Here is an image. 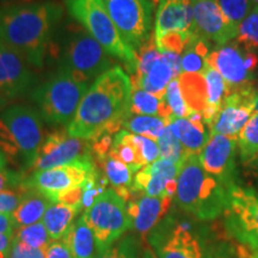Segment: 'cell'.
Instances as JSON below:
<instances>
[{
	"instance_id": "6da1fadb",
	"label": "cell",
	"mask_w": 258,
	"mask_h": 258,
	"mask_svg": "<svg viewBox=\"0 0 258 258\" xmlns=\"http://www.w3.org/2000/svg\"><path fill=\"white\" fill-rule=\"evenodd\" d=\"M62 18L63 6L54 0L0 5V43L42 69Z\"/></svg>"
},
{
	"instance_id": "7a4b0ae2",
	"label": "cell",
	"mask_w": 258,
	"mask_h": 258,
	"mask_svg": "<svg viewBox=\"0 0 258 258\" xmlns=\"http://www.w3.org/2000/svg\"><path fill=\"white\" fill-rule=\"evenodd\" d=\"M131 78L120 66L106 71L83 97L67 127L69 134L95 141L103 134L118 133L131 114Z\"/></svg>"
},
{
	"instance_id": "3957f363",
	"label": "cell",
	"mask_w": 258,
	"mask_h": 258,
	"mask_svg": "<svg viewBox=\"0 0 258 258\" xmlns=\"http://www.w3.org/2000/svg\"><path fill=\"white\" fill-rule=\"evenodd\" d=\"M177 206L200 221H212L224 215L230 200V190L209 175L199 156L186 157L177 177Z\"/></svg>"
},
{
	"instance_id": "277c9868",
	"label": "cell",
	"mask_w": 258,
	"mask_h": 258,
	"mask_svg": "<svg viewBox=\"0 0 258 258\" xmlns=\"http://www.w3.org/2000/svg\"><path fill=\"white\" fill-rule=\"evenodd\" d=\"M48 55L57 67L72 71L77 76L95 82L114 67L112 56L78 23L60 25L51 41Z\"/></svg>"
},
{
	"instance_id": "5b68a950",
	"label": "cell",
	"mask_w": 258,
	"mask_h": 258,
	"mask_svg": "<svg viewBox=\"0 0 258 258\" xmlns=\"http://www.w3.org/2000/svg\"><path fill=\"white\" fill-rule=\"evenodd\" d=\"M44 139L43 120L32 106L14 104L0 112V151L14 165L30 170Z\"/></svg>"
},
{
	"instance_id": "8992f818",
	"label": "cell",
	"mask_w": 258,
	"mask_h": 258,
	"mask_svg": "<svg viewBox=\"0 0 258 258\" xmlns=\"http://www.w3.org/2000/svg\"><path fill=\"white\" fill-rule=\"evenodd\" d=\"M89 80L64 67H56L49 78L31 90V99L44 123L60 127L72 122L83 97L90 89Z\"/></svg>"
},
{
	"instance_id": "52a82bcc",
	"label": "cell",
	"mask_w": 258,
	"mask_h": 258,
	"mask_svg": "<svg viewBox=\"0 0 258 258\" xmlns=\"http://www.w3.org/2000/svg\"><path fill=\"white\" fill-rule=\"evenodd\" d=\"M64 8L112 57L123 61L128 71L135 73L137 51L123 41L109 15L104 0H64Z\"/></svg>"
},
{
	"instance_id": "ba28073f",
	"label": "cell",
	"mask_w": 258,
	"mask_h": 258,
	"mask_svg": "<svg viewBox=\"0 0 258 258\" xmlns=\"http://www.w3.org/2000/svg\"><path fill=\"white\" fill-rule=\"evenodd\" d=\"M83 217L95 235L97 254L108 250L132 228L125 201L114 189H106L92 207L84 211Z\"/></svg>"
},
{
	"instance_id": "9c48e42d",
	"label": "cell",
	"mask_w": 258,
	"mask_h": 258,
	"mask_svg": "<svg viewBox=\"0 0 258 258\" xmlns=\"http://www.w3.org/2000/svg\"><path fill=\"white\" fill-rule=\"evenodd\" d=\"M158 258H211L206 241L191 221L166 217L150 233Z\"/></svg>"
},
{
	"instance_id": "30bf717a",
	"label": "cell",
	"mask_w": 258,
	"mask_h": 258,
	"mask_svg": "<svg viewBox=\"0 0 258 258\" xmlns=\"http://www.w3.org/2000/svg\"><path fill=\"white\" fill-rule=\"evenodd\" d=\"M224 217L225 230L232 239L250 252L258 249V195L252 189L238 184L231 188Z\"/></svg>"
},
{
	"instance_id": "8fae6325",
	"label": "cell",
	"mask_w": 258,
	"mask_h": 258,
	"mask_svg": "<svg viewBox=\"0 0 258 258\" xmlns=\"http://www.w3.org/2000/svg\"><path fill=\"white\" fill-rule=\"evenodd\" d=\"M104 3L118 32L132 49L138 51L152 37V0H104Z\"/></svg>"
},
{
	"instance_id": "7c38bea8",
	"label": "cell",
	"mask_w": 258,
	"mask_h": 258,
	"mask_svg": "<svg viewBox=\"0 0 258 258\" xmlns=\"http://www.w3.org/2000/svg\"><path fill=\"white\" fill-rule=\"evenodd\" d=\"M98 176L95 159L80 160L69 165L31 172L30 176L24 177L23 185L36 189L51 202H55L60 194L83 186L90 179Z\"/></svg>"
},
{
	"instance_id": "4fadbf2b",
	"label": "cell",
	"mask_w": 258,
	"mask_h": 258,
	"mask_svg": "<svg viewBox=\"0 0 258 258\" xmlns=\"http://www.w3.org/2000/svg\"><path fill=\"white\" fill-rule=\"evenodd\" d=\"M91 159H93L92 141L72 137L67 128L64 131L59 129L44 139L29 171L35 172Z\"/></svg>"
},
{
	"instance_id": "5bb4252c",
	"label": "cell",
	"mask_w": 258,
	"mask_h": 258,
	"mask_svg": "<svg viewBox=\"0 0 258 258\" xmlns=\"http://www.w3.org/2000/svg\"><path fill=\"white\" fill-rule=\"evenodd\" d=\"M207 63L221 74L231 89H237L252 84L258 69V55L235 42L212 50Z\"/></svg>"
},
{
	"instance_id": "9a60e30c",
	"label": "cell",
	"mask_w": 258,
	"mask_h": 258,
	"mask_svg": "<svg viewBox=\"0 0 258 258\" xmlns=\"http://www.w3.org/2000/svg\"><path fill=\"white\" fill-rule=\"evenodd\" d=\"M257 96V89L253 84L231 89L230 95L209 124L211 133L238 138V134L252 115Z\"/></svg>"
},
{
	"instance_id": "2e32d148",
	"label": "cell",
	"mask_w": 258,
	"mask_h": 258,
	"mask_svg": "<svg viewBox=\"0 0 258 258\" xmlns=\"http://www.w3.org/2000/svg\"><path fill=\"white\" fill-rule=\"evenodd\" d=\"M237 138L211 133L207 144L199 154L206 172L217 178L230 190L237 185Z\"/></svg>"
},
{
	"instance_id": "e0dca14e",
	"label": "cell",
	"mask_w": 258,
	"mask_h": 258,
	"mask_svg": "<svg viewBox=\"0 0 258 258\" xmlns=\"http://www.w3.org/2000/svg\"><path fill=\"white\" fill-rule=\"evenodd\" d=\"M31 64L21 54L0 43V97L17 98L35 88Z\"/></svg>"
},
{
	"instance_id": "ac0fdd59",
	"label": "cell",
	"mask_w": 258,
	"mask_h": 258,
	"mask_svg": "<svg viewBox=\"0 0 258 258\" xmlns=\"http://www.w3.org/2000/svg\"><path fill=\"white\" fill-rule=\"evenodd\" d=\"M194 31L218 47L235 38L237 29L226 19L215 0H198L194 11Z\"/></svg>"
},
{
	"instance_id": "d6986e66",
	"label": "cell",
	"mask_w": 258,
	"mask_h": 258,
	"mask_svg": "<svg viewBox=\"0 0 258 258\" xmlns=\"http://www.w3.org/2000/svg\"><path fill=\"white\" fill-rule=\"evenodd\" d=\"M196 2L198 0H157L154 40L167 32H179L186 37L195 35L194 11Z\"/></svg>"
},
{
	"instance_id": "ffe728a7",
	"label": "cell",
	"mask_w": 258,
	"mask_h": 258,
	"mask_svg": "<svg viewBox=\"0 0 258 258\" xmlns=\"http://www.w3.org/2000/svg\"><path fill=\"white\" fill-rule=\"evenodd\" d=\"M172 201V198H152L146 195L131 200L127 211L132 220V230L141 237H146L165 219Z\"/></svg>"
},
{
	"instance_id": "44dd1931",
	"label": "cell",
	"mask_w": 258,
	"mask_h": 258,
	"mask_svg": "<svg viewBox=\"0 0 258 258\" xmlns=\"http://www.w3.org/2000/svg\"><path fill=\"white\" fill-rule=\"evenodd\" d=\"M182 165L172 161L159 159L138 171L133 180V192H143L146 196H165L167 185L178 177Z\"/></svg>"
},
{
	"instance_id": "7402d4cb",
	"label": "cell",
	"mask_w": 258,
	"mask_h": 258,
	"mask_svg": "<svg viewBox=\"0 0 258 258\" xmlns=\"http://www.w3.org/2000/svg\"><path fill=\"white\" fill-rule=\"evenodd\" d=\"M167 128L178 139L188 154L195 156H199L211 137V131L208 132L209 127L201 112L192 111L188 117L170 120Z\"/></svg>"
},
{
	"instance_id": "603a6c76",
	"label": "cell",
	"mask_w": 258,
	"mask_h": 258,
	"mask_svg": "<svg viewBox=\"0 0 258 258\" xmlns=\"http://www.w3.org/2000/svg\"><path fill=\"white\" fill-rule=\"evenodd\" d=\"M175 71L163 53L154 61L152 66L141 77H131L132 88H140L164 98L169 84L176 79Z\"/></svg>"
},
{
	"instance_id": "cb8c5ba5",
	"label": "cell",
	"mask_w": 258,
	"mask_h": 258,
	"mask_svg": "<svg viewBox=\"0 0 258 258\" xmlns=\"http://www.w3.org/2000/svg\"><path fill=\"white\" fill-rule=\"evenodd\" d=\"M23 188V199H22L17 209L12 213L16 227L34 225L36 222L42 221L44 213L51 203L49 199H47L43 194L37 191L36 189L28 188L24 185Z\"/></svg>"
},
{
	"instance_id": "d4e9b609",
	"label": "cell",
	"mask_w": 258,
	"mask_h": 258,
	"mask_svg": "<svg viewBox=\"0 0 258 258\" xmlns=\"http://www.w3.org/2000/svg\"><path fill=\"white\" fill-rule=\"evenodd\" d=\"M96 160L102 167L103 173L108 179L109 184H111L112 189L117 192V195L125 202L131 200L132 192H133V171L121 160L116 159L109 154Z\"/></svg>"
},
{
	"instance_id": "484cf974",
	"label": "cell",
	"mask_w": 258,
	"mask_h": 258,
	"mask_svg": "<svg viewBox=\"0 0 258 258\" xmlns=\"http://www.w3.org/2000/svg\"><path fill=\"white\" fill-rule=\"evenodd\" d=\"M80 211L82 209L71 207L64 203L51 202L42 219V222L46 226L50 239L53 241L63 239L64 235L69 233L70 228L76 221L77 215L79 214Z\"/></svg>"
},
{
	"instance_id": "4316f807",
	"label": "cell",
	"mask_w": 258,
	"mask_h": 258,
	"mask_svg": "<svg viewBox=\"0 0 258 258\" xmlns=\"http://www.w3.org/2000/svg\"><path fill=\"white\" fill-rule=\"evenodd\" d=\"M62 240L69 245L73 258L97 257L95 235L83 215L74 221Z\"/></svg>"
},
{
	"instance_id": "83f0119b",
	"label": "cell",
	"mask_w": 258,
	"mask_h": 258,
	"mask_svg": "<svg viewBox=\"0 0 258 258\" xmlns=\"http://www.w3.org/2000/svg\"><path fill=\"white\" fill-rule=\"evenodd\" d=\"M203 77H205L206 85H207V96H208V105L202 112L203 120L206 124L208 125L212 123L213 118L217 115L219 108L230 95L231 88L228 84L225 82L222 76L218 71L212 69L211 66H207V69L203 71Z\"/></svg>"
},
{
	"instance_id": "f1b7e54d",
	"label": "cell",
	"mask_w": 258,
	"mask_h": 258,
	"mask_svg": "<svg viewBox=\"0 0 258 258\" xmlns=\"http://www.w3.org/2000/svg\"><path fill=\"white\" fill-rule=\"evenodd\" d=\"M183 98L194 112H202L208 105L207 85L201 73H182L178 77Z\"/></svg>"
},
{
	"instance_id": "f546056e",
	"label": "cell",
	"mask_w": 258,
	"mask_h": 258,
	"mask_svg": "<svg viewBox=\"0 0 258 258\" xmlns=\"http://www.w3.org/2000/svg\"><path fill=\"white\" fill-rule=\"evenodd\" d=\"M129 111L134 115L158 116L165 118L167 122L171 120V112L165 99L140 88H132Z\"/></svg>"
},
{
	"instance_id": "4dcf8cb0",
	"label": "cell",
	"mask_w": 258,
	"mask_h": 258,
	"mask_svg": "<svg viewBox=\"0 0 258 258\" xmlns=\"http://www.w3.org/2000/svg\"><path fill=\"white\" fill-rule=\"evenodd\" d=\"M109 156L121 160L133 172H138V171L146 166L143 156L140 153V150H139L138 145L134 141L133 133H129V132L123 131V129L116 133Z\"/></svg>"
},
{
	"instance_id": "1f68e13d",
	"label": "cell",
	"mask_w": 258,
	"mask_h": 258,
	"mask_svg": "<svg viewBox=\"0 0 258 258\" xmlns=\"http://www.w3.org/2000/svg\"><path fill=\"white\" fill-rule=\"evenodd\" d=\"M211 53L209 42L199 35H194L180 55L182 73H203L207 69V57Z\"/></svg>"
},
{
	"instance_id": "d6a6232c",
	"label": "cell",
	"mask_w": 258,
	"mask_h": 258,
	"mask_svg": "<svg viewBox=\"0 0 258 258\" xmlns=\"http://www.w3.org/2000/svg\"><path fill=\"white\" fill-rule=\"evenodd\" d=\"M167 124L169 122L165 118L158 117V116L129 114L122 129L129 133L143 135V137L151 138L158 141L164 134V132L166 131Z\"/></svg>"
},
{
	"instance_id": "836d02e7",
	"label": "cell",
	"mask_w": 258,
	"mask_h": 258,
	"mask_svg": "<svg viewBox=\"0 0 258 258\" xmlns=\"http://www.w3.org/2000/svg\"><path fill=\"white\" fill-rule=\"evenodd\" d=\"M238 150L244 164L258 159V112L254 111L238 134Z\"/></svg>"
},
{
	"instance_id": "e575fe53",
	"label": "cell",
	"mask_w": 258,
	"mask_h": 258,
	"mask_svg": "<svg viewBox=\"0 0 258 258\" xmlns=\"http://www.w3.org/2000/svg\"><path fill=\"white\" fill-rule=\"evenodd\" d=\"M235 42L251 51H258V6H253L250 14L238 27Z\"/></svg>"
},
{
	"instance_id": "d590c367",
	"label": "cell",
	"mask_w": 258,
	"mask_h": 258,
	"mask_svg": "<svg viewBox=\"0 0 258 258\" xmlns=\"http://www.w3.org/2000/svg\"><path fill=\"white\" fill-rule=\"evenodd\" d=\"M14 238L29 245V246L35 247V249L44 250H47V247L53 241L50 239L49 234H48L46 226L42 221L36 222L34 225L16 227Z\"/></svg>"
},
{
	"instance_id": "8d00e7d4",
	"label": "cell",
	"mask_w": 258,
	"mask_h": 258,
	"mask_svg": "<svg viewBox=\"0 0 258 258\" xmlns=\"http://www.w3.org/2000/svg\"><path fill=\"white\" fill-rule=\"evenodd\" d=\"M158 146H159V152L161 159H165L172 163L182 165L186 159V157L190 156L183 147V145L179 143V140L175 135L171 133L169 128L164 132V134L157 141Z\"/></svg>"
},
{
	"instance_id": "74e56055",
	"label": "cell",
	"mask_w": 258,
	"mask_h": 258,
	"mask_svg": "<svg viewBox=\"0 0 258 258\" xmlns=\"http://www.w3.org/2000/svg\"><path fill=\"white\" fill-rule=\"evenodd\" d=\"M215 2L226 19L237 30L241 22L250 14L251 9H252L251 0H215Z\"/></svg>"
},
{
	"instance_id": "f35d334b",
	"label": "cell",
	"mask_w": 258,
	"mask_h": 258,
	"mask_svg": "<svg viewBox=\"0 0 258 258\" xmlns=\"http://www.w3.org/2000/svg\"><path fill=\"white\" fill-rule=\"evenodd\" d=\"M165 103L167 108L170 109L171 112V120L173 118H183L188 117L191 114V110L189 109V106L186 105V103L183 98L182 91L179 88V82L178 78L173 79L172 82L167 86L165 96H164Z\"/></svg>"
},
{
	"instance_id": "ab89813d",
	"label": "cell",
	"mask_w": 258,
	"mask_h": 258,
	"mask_svg": "<svg viewBox=\"0 0 258 258\" xmlns=\"http://www.w3.org/2000/svg\"><path fill=\"white\" fill-rule=\"evenodd\" d=\"M96 258H140L138 241L133 235H123L108 250L97 254Z\"/></svg>"
},
{
	"instance_id": "60d3db41",
	"label": "cell",
	"mask_w": 258,
	"mask_h": 258,
	"mask_svg": "<svg viewBox=\"0 0 258 258\" xmlns=\"http://www.w3.org/2000/svg\"><path fill=\"white\" fill-rule=\"evenodd\" d=\"M133 138L135 144L138 145L139 150H140V153L141 156H143V159L146 165H150V164H152L156 160L159 159V146H158V143L156 140L137 134H133Z\"/></svg>"
},
{
	"instance_id": "b9f144b4",
	"label": "cell",
	"mask_w": 258,
	"mask_h": 258,
	"mask_svg": "<svg viewBox=\"0 0 258 258\" xmlns=\"http://www.w3.org/2000/svg\"><path fill=\"white\" fill-rule=\"evenodd\" d=\"M23 185H21V188L18 189L0 191V213L12 214L23 199Z\"/></svg>"
},
{
	"instance_id": "7bdbcfd3",
	"label": "cell",
	"mask_w": 258,
	"mask_h": 258,
	"mask_svg": "<svg viewBox=\"0 0 258 258\" xmlns=\"http://www.w3.org/2000/svg\"><path fill=\"white\" fill-rule=\"evenodd\" d=\"M8 258H46V250L35 249L14 238Z\"/></svg>"
},
{
	"instance_id": "ee69618b",
	"label": "cell",
	"mask_w": 258,
	"mask_h": 258,
	"mask_svg": "<svg viewBox=\"0 0 258 258\" xmlns=\"http://www.w3.org/2000/svg\"><path fill=\"white\" fill-rule=\"evenodd\" d=\"M24 175L21 172L0 167V191L21 188L24 182Z\"/></svg>"
},
{
	"instance_id": "f6af8a7d",
	"label": "cell",
	"mask_w": 258,
	"mask_h": 258,
	"mask_svg": "<svg viewBox=\"0 0 258 258\" xmlns=\"http://www.w3.org/2000/svg\"><path fill=\"white\" fill-rule=\"evenodd\" d=\"M83 194H84V185L77 186L71 190H67L57 196L55 202L64 203V205L71 206V207H76L79 209H83L82 201H83Z\"/></svg>"
},
{
	"instance_id": "bcb514c9",
	"label": "cell",
	"mask_w": 258,
	"mask_h": 258,
	"mask_svg": "<svg viewBox=\"0 0 258 258\" xmlns=\"http://www.w3.org/2000/svg\"><path fill=\"white\" fill-rule=\"evenodd\" d=\"M46 258H73L69 245L63 240L51 241L46 250Z\"/></svg>"
},
{
	"instance_id": "7dc6e473",
	"label": "cell",
	"mask_w": 258,
	"mask_h": 258,
	"mask_svg": "<svg viewBox=\"0 0 258 258\" xmlns=\"http://www.w3.org/2000/svg\"><path fill=\"white\" fill-rule=\"evenodd\" d=\"M16 230V224L12 214L0 213V234L14 235Z\"/></svg>"
},
{
	"instance_id": "c3c4849f",
	"label": "cell",
	"mask_w": 258,
	"mask_h": 258,
	"mask_svg": "<svg viewBox=\"0 0 258 258\" xmlns=\"http://www.w3.org/2000/svg\"><path fill=\"white\" fill-rule=\"evenodd\" d=\"M211 258H237L234 253L228 249V246H220L214 252L211 253Z\"/></svg>"
},
{
	"instance_id": "681fc988",
	"label": "cell",
	"mask_w": 258,
	"mask_h": 258,
	"mask_svg": "<svg viewBox=\"0 0 258 258\" xmlns=\"http://www.w3.org/2000/svg\"><path fill=\"white\" fill-rule=\"evenodd\" d=\"M12 241H14V235L0 234V250L9 253L10 247H11Z\"/></svg>"
},
{
	"instance_id": "f907efd6",
	"label": "cell",
	"mask_w": 258,
	"mask_h": 258,
	"mask_svg": "<svg viewBox=\"0 0 258 258\" xmlns=\"http://www.w3.org/2000/svg\"><path fill=\"white\" fill-rule=\"evenodd\" d=\"M32 2H37V0H0V5L23 4V3H32Z\"/></svg>"
},
{
	"instance_id": "816d5d0a",
	"label": "cell",
	"mask_w": 258,
	"mask_h": 258,
	"mask_svg": "<svg viewBox=\"0 0 258 258\" xmlns=\"http://www.w3.org/2000/svg\"><path fill=\"white\" fill-rule=\"evenodd\" d=\"M141 258H157V257H156V253L153 252V250L147 249V250H145V252L143 256H141Z\"/></svg>"
},
{
	"instance_id": "f5cc1de1",
	"label": "cell",
	"mask_w": 258,
	"mask_h": 258,
	"mask_svg": "<svg viewBox=\"0 0 258 258\" xmlns=\"http://www.w3.org/2000/svg\"><path fill=\"white\" fill-rule=\"evenodd\" d=\"M6 163H8V160H6L5 156L0 151V167H6Z\"/></svg>"
},
{
	"instance_id": "db71d44e",
	"label": "cell",
	"mask_w": 258,
	"mask_h": 258,
	"mask_svg": "<svg viewBox=\"0 0 258 258\" xmlns=\"http://www.w3.org/2000/svg\"><path fill=\"white\" fill-rule=\"evenodd\" d=\"M8 103H9L8 99H4V98H2V97H0V112L4 110L5 105L8 104Z\"/></svg>"
},
{
	"instance_id": "11a10c76",
	"label": "cell",
	"mask_w": 258,
	"mask_h": 258,
	"mask_svg": "<svg viewBox=\"0 0 258 258\" xmlns=\"http://www.w3.org/2000/svg\"><path fill=\"white\" fill-rule=\"evenodd\" d=\"M249 256H250L249 258H258V249L252 251V252H250Z\"/></svg>"
},
{
	"instance_id": "9f6ffc18",
	"label": "cell",
	"mask_w": 258,
	"mask_h": 258,
	"mask_svg": "<svg viewBox=\"0 0 258 258\" xmlns=\"http://www.w3.org/2000/svg\"><path fill=\"white\" fill-rule=\"evenodd\" d=\"M0 258H8V253L4 252L3 250H0Z\"/></svg>"
},
{
	"instance_id": "6f0895ef",
	"label": "cell",
	"mask_w": 258,
	"mask_h": 258,
	"mask_svg": "<svg viewBox=\"0 0 258 258\" xmlns=\"http://www.w3.org/2000/svg\"><path fill=\"white\" fill-rule=\"evenodd\" d=\"M254 110L258 112V96H257L256 101H254Z\"/></svg>"
},
{
	"instance_id": "680465c9",
	"label": "cell",
	"mask_w": 258,
	"mask_h": 258,
	"mask_svg": "<svg viewBox=\"0 0 258 258\" xmlns=\"http://www.w3.org/2000/svg\"><path fill=\"white\" fill-rule=\"evenodd\" d=\"M251 3H252V8L253 6H258V0H251Z\"/></svg>"
},
{
	"instance_id": "91938a15",
	"label": "cell",
	"mask_w": 258,
	"mask_h": 258,
	"mask_svg": "<svg viewBox=\"0 0 258 258\" xmlns=\"http://www.w3.org/2000/svg\"><path fill=\"white\" fill-rule=\"evenodd\" d=\"M257 92H258V88H257Z\"/></svg>"
}]
</instances>
